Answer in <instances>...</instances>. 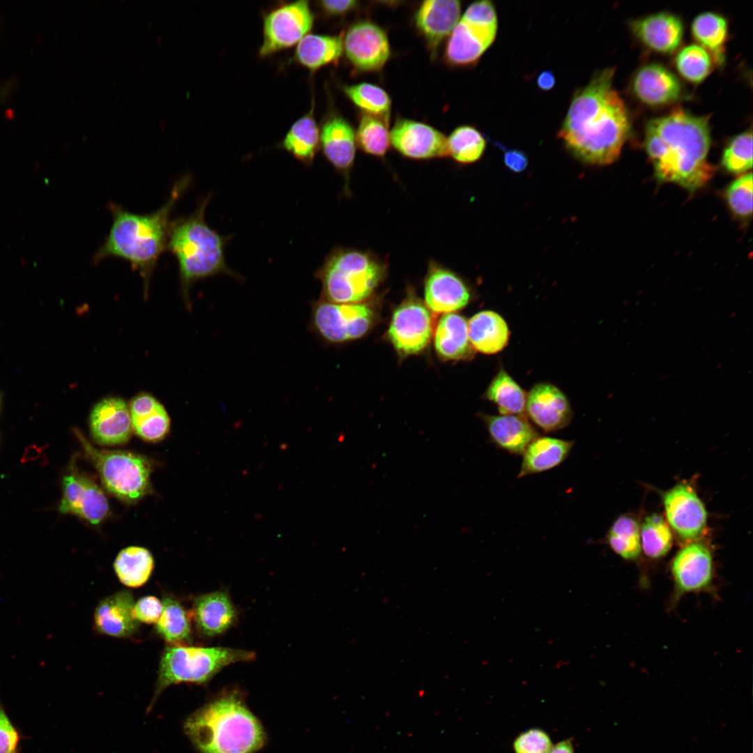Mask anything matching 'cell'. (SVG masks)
<instances>
[{
    "mask_svg": "<svg viewBox=\"0 0 753 753\" xmlns=\"http://www.w3.org/2000/svg\"><path fill=\"white\" fill-rule=\"evenodd\" d=\"M434 347L437 353L447 360L472 357L473 348L469 341L466 320L455 313L443 314L436 328Z\"/></svg>",
    "mask_w": 753,
    "mask_h": 753,
    "instance_id": "cell-30",
    "label": "cell"
},
{
    "mask_svg": "<svg viewBox=\"0 0 753 753\" xmlns=\"http://www.w3.org/2000/svg\"><path fill=\"white\" fill-rule=\"evenodd\" d=\"M356 145L353 128L346 119L333 115L326 120L320 130L323 154L347 179L354 162Z\"/></svg>",
    "mask_w": 753,
    "mask_h": 753,
    "instance_id": "cell-22",
    "label": "cell"
},
{
    "mask_svg": "<svg viewBox=\"0 0 753 753\" xmlns=\"http://www.w3.org/2000/svg\"><path fill=\"white\" fill-rule=\"evenodd\" d=\"M192 616L198 631L206 637L222 634L236 620V609L229 596L220 591L197 597L194 602Z\"/></svg>",
    "mask_w": 753,
    "mask_h": 753,
    "instance_id": "cell-26",
    "label": "cell"
},
{
    "mask_svg": "<svg viewBox=\"0 0 753 753\" xmlns=\"http://www.w3.org/2000/svg\"><path fill=\"white\" fill-rule=\"evenodd\" d=\"M132 431L148 441L162 439L169 432L170 419L165 407L153 396L142 393L128 404Z\"/></svg>",
    "mask_w": 753,
    "mask_h": 753,
    "instance_id": "cell-28",
    "label": "cell"
},
{
    "mask_svg": "<svg viewBox=\"0 0 753 753\" xmlns=\"http://www.w3.org/2000/svg\"><path fill=\"white\" fill-rule=\"evenodd\" d=\"M468 286L456 273L435 262L429 263L425 280L427 307L436 313H450L469 302Z\"/></svg>",
    "mask_w": 753,
    "mask_h": 753,
    "instance_id": "cell-17",
    "label": "cell"
},
{
    "mask_svg": "<svg viewBox=\"0 0 753 753\" xmlns=\"http://www.w3.org/2000/svg\"><path fill=\"white\" fill-rule=\"evenodd\" d=\"M310 329L324 340L340 343L363 336L374 311L367 303H335L320 298L311 303Z\"/></svg>",
    "mask_w": 753,
    "mask_h": 753,
    "instance_id": "cell-9",
    "label": "cell"
},
{
    "mask_svg": "<svg viewBox=\"0 0 753 753\" xmlns=\"http://www.w3.org/2000/svg\"><path fill=\"white\" fill-rule=\"evenodd\" d=\"M633 33L645 45L662 53H671L680 45L683 36L680 18L660 12L637 19L631 23Z\"/></svg>",
    "mask_w": 753,
    "mask_h": 753,
    "instance_id": "cell-25",
    "label": "cell"
},
{
    "mask_svg": "<svg viewBox=\"0 0 753 753\" xmlns=\"http://www.w3.org/2000/svg\"><path fill=\"white\" fill-rule=\"evenodd\" d=\"M343 51L340 36L307 33L298 43L296 60L310 70L338 61Z\"/></svg>",
    "mask_w": 753,
    "mask_h": 753,
    "instance_id": "cell-32",
    "label": "cell"
},
{
    "mask_svg": "<svg viewBox=\"0 0 753 753\" xmlns=\"http://www.w3.org/2000/svg\"><path fill=\"white\" fill-rule=\"evenodd\" d=\"M676 66L687 80L698 83L704 79L711 69V59L701 46L692 44L683 48L676 58Z\"/></svg>",
    "mask_w": 753,
    "mask_h": 753,
    "instance_id": "cell-44",
    "label": "cell"
},
{
    "mask_svg": "<svg viewBox=\"0 0 753 753\" xmlns=\"http://www.w3.org/2000/svg\"><path fill=\"white\" fill-rule=\"evenodd\" d=\"M343 49L353 66L363 71L380 70L390 53L389 41L384 31L369 21L357 22L347 30Z\"/></svg>",
    "mask_w": 753,
    "mask_h": 753,
    "instance_id": "cell-13",
    "label": "cell"
},
{
    "mask_svg": "<svg viewBox=\"0 0 753 753\" xmlns=\"http://www.w3.org/2000/svg\"><path fill=\"white\" fill-rule=\"evenodd\" d=\"M390 144L401 155L415 160L448 155L447 137L433 127L400 119L390 131Z\"/></svg>",
    "mask_w": 753,
    "mask_h": 753,
    "instance_id": "cell-14",
    "label": "cell"
},
{
    "mask_svg": "<svg viewBox=\"0 0 753 753\" xmlns=\"http://www.w3.org/2000/svg\"><path fill=\"white\" fill-rule=\"evenodd\" d=\"M752 174H745L727 188L725 198L731 211L738 218L747 219L752 215Z\"/></svg>",
    "mask_w": 753,
    "mask_h": 753,
    "instance_id": "cell-45",
    "label": "cell"
},
{
    "mask_svg": "<svg viewBox=\"0 0 753 753\" xmlns=\"http://www.w3.org/2000/svg\"><path fill=\"white\" fill-rule=\"evenodd\" d=\"M632 88L639 100L653 106L674 102L683 93L678 77L659 63H650L641 68L632 79Z\"/></svg>",
    "mask_w": 753,
    "mask_h": 753,
    "instance_id": "cell-23",
    "label": "cell"
},
{
    "mask_svg": "<svg viewBox=\"0 0 753 753\" xmlns=\"http://www.w3.org/2000/svg\"><path fill=\"white\" fill-rule=\"evenodd\" d=\"M448 155L461 164H471L480 160L486 148V140L476 128L462 126L447 137Z\"/></svg>",
    "mask_w": 753,
    "mask_h": 753,
    "instance_id": "cell-39",
    "label": "cell"
},
{
    "mask_svg": "<svg viewBox=\"0 0 753 753\" xmlns=\"http://www.w3.org/2000/svg\"><path fill=\"white\" fill-rule=\"evenodd\" d=\"M525 411L530 419L546 432L565 427L572 416L565 395L557 387L547 383L532 388L526 397Z\"/></svg>",
    "mask_w": 753,
    "mask_h": 753,
    "instance_id": "cell-19",
    "label": "cell"
},
{
    "mask_svg": "<svg viewBox=\"0 0 753 753\" xmlns=\"http://www.w3.org/2000/svg\"><path fill=\"white\" fill-rule=\"evenodd\" d=\"M462 18L481 23L498 24L495 6L492 1L488 0L472 3L466 8Z\"/></svg>",
    "mask_w": 753,
    "mask_h": 753,
    "instance_id": "cell-49",
    "label": "cell"
},
{
    "mask_svg": "<svg viewBox=\"0 0 753 753\" xmlns=\"http://www.w3.org/2000/svg\"><path fill=\"white\" fill-rule=\"evenodd\" d=\"M212 195L209 194L189 216L172 221L167 250L176 257L181 291L190 305V287L199 280L226 274L241 280L226 264L225 249L229 236L220 235L205 220V212Z\"/></svg>",
    "mask_w": 753,
    "mask_h": 753,
    "instance_id": "cell-4",
    "label": "cell"
},
{
    "mask_svg": "<svg viewBox=\"0 0 753 753\" xmlns=\"http://www.w3.org/2000/svg\"><path fill=\"white\" fill-rule=\"evenodd\" d=\"M89 421L93 437L101 445L123 443L132 432L128 404L117 397H105L96 403Z\"/></svg>",
    "mask_w": 753,
    "mask_h": 753,
    "instance_id": "cell-20",
    "label": "cell"
},
{
    "mask_svg": "<svg viewBox=\"0 0 753 753\" xmlns=\"http://www.w3.org/2000/svg\"><path fill=\"white\" fill-rule=\"evenodd\" d=\"M77 435L110 493L124 501L135 502L149 491L151 468L146 457L128 451L100 450L82 434Z\"/></svg>",
    "mask_w": 753,
    "mask_h": 753,
    "instance_id": "cell-8",
    "label": "cell"
},
{
    "mask_svg": "<svg viewBox=\"0 0 753 753\" xmlns=\"http://www.w3.org/2000/svg\"><path fill=\"white\" fill-rule=\"evenodd\" d=\"M319 145L320 131L313 109L294 122L282 142L284 149L306 166L312 164Z\"/></svg>",
    "mask_w": 753,
    "mask_h": 753,
    "instance_id": "cell-33",
    "label": "cell"
},
{
    "mask_svg": "<svg viewBox=\"0 0 753 753\" xmlns=\"http://www.w3.org/2000/svg\"><path fill=\"white\" fill-rule=\"evenodd\" d=\"M692 32L696 40L712 54L715 62L724 61V43L727 36L726 19L715 13L703 12L692 24Z\"/></svg>",
    "mask_w": 753,
    "mask_h": 753,
    "instance_id": "cell-35",
    "label": "cell"
},
{
    "mask_svg": "<svg viewBox=\"0 0 753 753\" xmlns=\"http://www.w3.org/2000/svg\"><path fill=\"white\" fill-rule=\"evenodd\" d=\"M536 84L538 88L542 91L551 90L556 84V77L550 70H544L537 77Z\"/></svg>",
    "mask_w": 753,
    "mask_h": 753,
    "instance_id": "cell-52",
    "label": "cell"
},
{
    "mask_svg": "<svg viewBox=\"0 0 753 753\" xmlns=\"http://www.w3.org/2000/svg\"><path fill=\"white\" fill-rule=\"evenodd\" d=\"M313 24L314 15L307 1H294L272 10L264 19L259 55L268 56L297 44Z\"/></svg>",
    "mask_w": 753,
    "mask_h": 753,
    "instance_id": "cell-10",
    "label": "cell"
},
{
    "mask_svg": "<svg viewBox=\"0 0 753 753\" xmlns=\"http://www.w3.org/2000/svg\"><path fill=\"white\" fill-rule=\"evenodd\" d=\"M498 24L473 22L461 18L450 34L445 56L453 66H466L477 62L494 43Z\"/></svg>",
    "mask_w": 753,
    "mask_h": 753,
    "instance_id": "cell-16",
    "label": "cell"
},
{
    "mask_svg": "<svg viewBox=\"0 0 753 753\" xmlns=\"http://www.w3.org/2000/svg\"><path fill=\"white\" fill-rule=\"evenodd\" d=\"M710 145L708 118L678 108L651 119L644 146L659 182L678 184L690 192L702 188L715 169L708 162Z\"/></svg>",
    "mask_w": 753,
    "mask_h": 753,
    "instance_id": "cell-2",
    "label": "cell"
},
{
    "mask_svg": "<svg viewBox=\"0 0 753 753\" xmlns=\"http://www.w3.org/2000/svg\"><path fill=\"white\" fill-rule=\"evenodd\" d=\"M575 441L550 436L536 437L523 452L518 478L552 469L569 455Z\"/></svg>",
    "mask_w": 753,
    "mask_h": 753,
    "instance_id": "cell-29",
    "label": "cell"
},
{
    "mask_svg": "<svg viewBox=\"0 0 753 753\" xmlns=\"http://www.w3.org/2000/svg\"><path fill=\"white\" fill-rule=\"evenodd\" d=\"M607 542L611 549L621 558L627 560L638 558L641 545L637 521L630 516H619L608 531Z\"/></svg>",
    "mask_w": 753,
    "mask_h": 753,
    "instance_id": "cell-40",
    "label": "cell"
},
{
    "mask_svg": "<svg viewBox=\"0 0 753 753\" xmlns=\"http://www.w3.org/2000/svg\"><path fill=\"white\" fill-rule=\"evenodd\" d=\"M491 440L499 448L515 455H522L538 432L522 415H484Z\"/></svg>",
    "mask_w": 753,
    "mask_h": 753,
    "instance_id": "cell-27",
    "label": "cell"
},
{
    "mask_svg": "<svg viewBox=\"0 0 753 753\" xmlns=\"http://www.w3.org/2000/svg\"><path fill=\"white\" fill-rule=\"evenodd\" d=\"M432 335V320L428 308L418 298L409 296L395 310L388 335L398 353L403 356L422 351Z\"/></svg>",
    "mask_w": 753,
    "mask_h": 753,
    "instance_id": "cell-11",
    "label": "cell"
},
{
    "mask_svg": "<svg viewBox=\"0 0 753 753\" xmlns=\"http://www.w3.org/2000/svg\"><path fill=\"white\" fill-rule=\"evenodd\" d=\"M641 545L645 554L652 558L664 556L672 545V533L666 520L653 513L644 519L641 531Z\"/></svg>",
    "mask_w": 753,
    "mask_h": 753,
    "instance_id": "cell-41",
    "label": "cell"
},
{
    "mask_svg": "<svg viewBox=\"0 0 753 753\" xmlns=\"http://www.w3.org/2000/svg\"><path fill=\"white\" fill-rule=\"evenodd\" d=\"M162 614L156 623L157 633L170 645L182 644L189 639L191 625L189 614L177 600L165 598Z\"/></svg>",
    "mask_w": 753,
    "mask_h": 753,
    "instance_id": "cell-37",
    "label": "cell"
},
{
    "mask_svg": "<svg viewBox=\"0 0 753 753\" xmlns=\"http://www.w3.org/2000/svg\"><path fill=\"white\" fill-rule=\"evenodd\" d=\"M614 73L613 68L598 71L576 91L558 132L566 149L586 164L615 161L630 132L626 107L613 86Z\"/></svg>",
    "mask_w": 753,
    "mask_h": 753,
    "instance_id": "cell-1",
    "label": "cell"
},
{
    "mask_svg": "<svg viewBox=\"0 0 753 753\" xmlns=\"http://www.w3.org/2000/svg\"><path fill=\"white\" fill-rule=\"evenodd\" d=\"M191 177L186 175L174 185L169 197L156 211L149 214L131 213L110 203L112 215L110 230L93 257L94 262L108 257L128 261L143 279L147 296L150 279L167 245L172 223L171 215L177 201L189 186Z\"/></svg>",
    "mask_w": 753,
    "mask_h": 753,
    "instance_id": "cell-3",
    "label": "cell"
},
{
    "mask_svg": "<svg viewBox=\"0 0 753 753\" xmlns=\"http://www.w3.org/2000/svg\"><path fill=\"white\" fill-rule=\"evenodd\" d=\"M388 123L386 118L364 113L355 133L356 144L367 154L383 157L390 145Z\"/></svg>",
    "mask_w": 753,
    "mask_h": 753,
    "instance_id": "cell-38",
    "label": "cell"
},
{
    "mask_svg": "<svg viewBox=\"0 0 753 753\" xmlns=\"http://www.w3.org/2000/svg\"><path fill=\"white\" fill-rule=\"evenodd\" d=\"M154 567L153 558L144 547L130 546L122 549L117 555L114 568L122 584L137 588L144 585L151 577Z\"/></svg>",
    "mask_w": 753,
    "mask_h": 753,
    "instance_id": "cell-34",
    "label": "cell"
},
{
    "mask_svg": "<svg viewBox=\"0 0 753 753\" xmlns=\"http://www.w3.org/2000/svg\"><path fill=\"white\" fill-rule=\"evenodd\" d=\"M503 162L510 171L519 173L526 168L528 160L527 155L522 151L510 149L504 153Z\"/></svg>",
    "mask_w": 753,
    "mask_h": 753,
    "instance_id": "cell-50",
    "label": "cell"
},
{
    "mask_svg": "<svg viewBox=\"0 0 753 753\" xmlns=\"http://www.w3.org/2000/svg\"><path fill=\"white\" fill-rule=\"evenodd\" d=\"M319 6L328 15H341L353 10L356 7L357 1L353 0L344 1H321Z\"/></svg>",
    "mask_w": 753,
    "mask_h": 753,
    "instance_id": "cell-51",
    "label": "cell"
},
{
    "mask_svg": "<svg viewBox=\"0 0 753 753\" xmlns=\"http://www.w3.org/2000/svg\"><path fill=\"white\" fill-rule=\"evenodd\" d=\"M251 651L226 647H197L169 645L162 652L152 707L161 692L171 685L181 683L201 684L209 680L224 667L253 660Z\"/></svg>",
    "mask_w": 753,
    "mask_h": 753,
    "instance_id": "cell-7",
    "label": "cell"
},
{
    "mask_svg": "<svg viewBox=\"0 0 753 753\" xmlns=\"http://www.w3.org/2000/svg\"><path fill=\"white\" fill-rule=\"evenodd\" d=\"M20 742V734L0 699V753H17Z\"/></svg>",
    "mask_w": 753,
    "mask_h": 753,
    "instance_id": "cell-47",
    "label": "cell"
},
{
    "mask_svg": "<svg viewBox=\"0 0 753 753\" xmlns=\"http://www.w3.org/2000/svg\"><path fill=\"white\" fill-rule=\"evenodd\" d=\"M552 746L547 733L538 729L521 733L513 744L515 753H548Z\"/></svg>",
    "mask_w": 753,
    "mask_h": 753,
    "instance_id": "cell-46",
    "label": "cell"
},
{
    "mask_svg": "<svg viewBox=\"0 0 753 753\" xmlns=\"http://www.w3.org/2000/svg\"><path fill=\"white\" fill-rule=\"evenodd\" d=\"M134 598L128 591H121L102 599L96 606L94 625L100 633L115 637H128L138 629L134 616Z\"/></svg>",
    "mask_w": 753,
    "mask_h": 753,
    "instance_id": "cell-24",
    "label": "cell"
},
{
    "mask_svg": "<svg viewBox=\"0 0 753 753\" xmlns=\"http://www.w3.org/2000/svg\"><path fill=\"white\" fill-rule=\"evenodd\" d=\"M186 735L201 753H254L264 743L261 724L234 695L222 697L190 715Z\"/></svg>",
    "mask_w": 753,
    "mask_h": 753,
    "instance_id": "cell-5",
    "label": "cell"
},
{
    "mask_svg": "<svg viewBox=\"0 0 753 753\" xmlns=\"http://www.w3.org/2000/svg\"><path fill=\"white\" fill-rule=\"evenodd\" d=\"M61 513L73 514L92 524L107 515L109 505L102 489L91 479L77 472L64 476L62 481Z\"/></svg>",
    "mask_w": 753,
    "mask_h": 753,
    "instance_id": "cell-15",
    "label": "cell"
},
{
    "mask_svg": "<svg viewBox=\"0 0 753 753\" xmlns=\"http://www.w3.org/2000/svg\"><path fill=\"white\" fill-rule=\"evenodd\" d=\"M163 609V604L156 597L144 596L134 604V616L138 622L156 624Z\"/></svg>",
    "mask_w": 753,
    "mask_h": 753,
    "instance_id": "cell-48",
    "label": "cell"
},
{
    "mask_svg": "<svg viewBox=\"0 0 753 753\" xmlns=\"http://www.w3.org/2000/svg\"><path fill=\"white\" fill-rule=\"evenodd\" d=\"M671 570L679 594L702 591L713 579L711 552L704 544L691 542L676 554Z\"/></svg>",
    "mask_w": 753,
    "mask_h": 753,
    "instance_id": "cell-18",
    "label": "cell"
},
{
    "mask_svg": "<svg viewBox=\"0 0 753 753\" xmlns=\"http://www.w3.org/2000/svg\"><path fill=\"white\" fill-rule=\"evenodd\" d=\"M722 165L727 172L739 174L752 167V132L746 130L735 136L726 146Z\"/></svg>",
    "mask_w": 753,
    "mask_h": 753,
    "instance_id": "cell-43",
    "label": "cell"
},
{
    "mask_svg": "<svg viewBox=\"0 0 753 753\" xmlns=\"http://www.w3.org/2000/svg\"><path fill=\"white\" fill-rule=\"evenodd\" d=\"M386 270L385 263L369 252L335 248L315 273L322 286L320 298L335 303H360L377 288Z\"/></svg>",
    "mask_w": 753,
    "mask_h": 753,
    "instance_id": "cell-6",
    "label": "cell"
},
{
    "mask_svg": "<svg viewBox=\"0 0 753 753\" xmlns=\"http://www.w3.org/2000/svg\"><path fill=\"white\" fill-rule=\"evenodd\" d=\"M343 89L347 96L365 114L388 119L391 100L380 86L363 82L345 86Z\"/></svg>",
    "mask_w": 753,
    "mask_h": 753,
    "instance_id": "cell-42",
    "label": "cell"
},
{
    "mask_svg": "<svg viewBox=\"0 0 753 753\" xmlns=\"http://www.w3.org/2000/svg\"><path fill=\"white\" fill-rule=\"evenodd\" d=\"M548 753H574V749L571 742L567 740L552 746Z\"/></svg>",
    "mask_w": 753,
    "mask_h": 753,
    "instance_id": "cell-53",
    "label": "cell"
},
{
    "mask_svg": "<svg viewBox=\"0 0 753 753\" xmlns=\"http://www.w3.org/2000/svg\"><path fill=\"white\" fill-rule=\"evenodd\" d=\"M668 523L683 540L696 541L704 533L707 525L706 508L692 486L675 485L664 495Z\"/></svg>",
    "mask_w": 753,
    "mask_h": 753,
    "instance_id": "cell-12",
    "label": "cell"
},
{
    "mask_svg": "<svg viewBox=\"0 0 753 753\" xmlns=\"http://www.w3.org/2000/svg\"><path fill=\"white\" fill-rule=\"evenodd\" d=\"M485 395L496 405L501 415H521L525 411L526 393L503 369L491 381Z\"/></svg>",
    "mask_w": 753,
    "mask_h": 753,
    "instance_id": "cell-36",
    "label": "cell"
},
{
    "mask_svg": "<svg viewBox=\"0 0 753 753\" xmlns=\"http://www.w3.org/2000/svg\"><path fill=\"white\" fill-rule=\"evenodd\" d=\"M461 3L457 0L423 1L415 15V24L429 49L434 52L459 20Z\"/></svg>",
    "mask_w": 753,
    "mask_h": 753,
    "instance_id": "cell-21",
    "label": "cell"
},
{
    "mask_svg": "<svg viewBox=\"0 0 753 753\" xmlns=\"http://www.w3.org/2000/svg\"><path fill=\"white\" fill-rule=\"evenodd\" d=\"M468 332L472 347L486 354L501 351L507 345L510 335L503 318L489 310L473 316L468 322Z\"/></svg>",
    "mask_w": 753,
    "mask_h": 753,
    "instance_id": "cell-31",
    "label": "cell"
}]
</instances>
